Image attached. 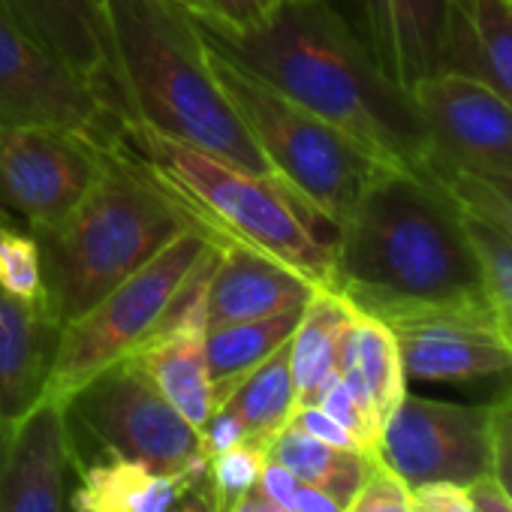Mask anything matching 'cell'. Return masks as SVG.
Returning a JSON list of instances; mask_svg holds the SVG:
<instances>
[{
    "label": "cell",
    "mask_w": 512,
    "mask_h": 512,
    "mask_svg": "<svg viewBox=\"0 0 512 512\" xmlns=\"http://www.w3.org/2000/svg\"><path fill=\"white\" fill-rule=\"evenodd\" d=\"M196 28L208 46L359 142L380 163L434 178L431 136L410 91L380 70L332 0H284L263 28L238 37L202 22Z\"/></svg>",
    "instance_id": "1"
},
{
    "label": "cell",
    "mask_w": 512,
    "mask_h": 512,
    "mask_svg": "<svg viewBox=\"0 0 512 512\" xmlns=\"http://www.w3.org/2000/svg\"><path fill=\"white\" fill-rule=\"evenodd\" d=\"M329 290L377 320L485 305L461 208L440 181L401 169H386L338 226Z\"/></svg>",
    "instance_id": "2"
},
{
    "label": "cell",
    "mask_w": 512,
    "mask_h": 512,
    "mask_svg": "<svg viewBox=\"0 0 512 512\" xmlns=\"http://www.w3.org/2000/svg\"><path fill=\"white\" fill-rule=\"evenodd\" d=\"M112 97L121 124H145L247 172H269L220 88L196 19L172 0H109Z\"/></svg>",
    "instance_id": "3"
},
{
    "label": "cell",
    "mask_w": 512,
    "mask_h": 512,
    "mask_svg": "<svg viewBox=\"0 0 512 512\" xmlns=\"http://www.w3.org/2000/svg\"><path fill=\"white\" fill-rule=\"evenodd\" d=\"M199 229L121 142L82 202L58 223L31 229L43 263V302L73 323L181 232ZM205 232V229H202Z\"/></svg>",
    "instance_id": "4"
},
{
    "label": "cell",
    "mask_w": 512,
    "mask_h": 512,
    "mask_svg": "<svg viewBox=\"0 0 512 512\" xmlns=\"http://www.w3.org/2000/svg\"><path fill=\"white\" fill-rule=\"evenodd\" d=\"M121 139L145 172L217 244H241L332 284L338 226L275 175L247 172L181 145L145 124H121Z\"/></svg>",
    "instance_id": "5"
},
{
    "label": "cell",
    "mask_w": 512,
    "mask_h": 512,
    "mask_svg": "<svg viewBox=\"0 0 512 512\" xmlns=\"http://www.w3.org/2000/svg\"><path fill=\"white\" fill-rule=\"evenodd\" d=\"M208 58L238 121L269 163V172L335 226H341L365 190L392 169L214 46H208Z\"/></svg>",
    "instance_id": "6"
},
{
    "label": "cell",
    "mask_w": 512,
    "mask_h": 512,
    "mask_svg": "<svg viewBox=\"0 0 512 512\" xmlns=\"http://www.w3.org/2000/svg\"><path fill=\"white\" fill-rule=\"evenodd\" d=\"M217 250L220 244L208 232L187 229L94 308L67 323L61 329L46 398L67 401L103 368L148 344L208 281Z\"/></svg>",
    "instance_id": "7"
},
{
    "label": "cell",
    "mask_w": 512,
    "mask_h": 512,
    "mask_svg": "<svg viewBox=\"0 0 512 512\" xmlns=\"http://www.w3.org/2000/svg\"><path fill=\"white\" fill-rule=\"evenodd\" d=\"M64 404L70 422H79L109 455L139 461L157 473H178L202 458L199 431L166 401L133 356L103 368Z\"/></svg>",
    "instance_id": "8"
},
{
    "label": "cell",
    "mask_w": 512,
    "mask_h": 512,
    "mask_svg": "<svg viewBox=\"0 0 512 512\" xmlns=\"http://www.w3.org/2000/svg\"><path fill=\"white\" fill-rule=\"evenodd\" d=\"M109 148L52 124L0 121V205L31 229L58 223L91 190Z\"/></svg>",
    "instance_id": "9"
},
{
    "label": "cell",
    "mask_w": 512,
    "mask_h": 512,
    "mask_svg": "<svg viewBox=\"0 0 512 512\" xmlns=\"http://www.w3.org/2000/svg\"><path fill=\"white\" fill-rule=\"evenodd\" d=\"M377 461L404 485L467 488L488 476V404L404 395L377 443Z\"/></svg>",
    "instance_id": "10"
},
{
    "label": "cell",
    "mask_w": 512,
    "mask_h": 512,
    "mask_svg": "<svg viewBox=\"0 0 512 512\" xmlns=\"http://www.w3.org/2000/svg\"><path fill=\"white\" fill-rule=\"evenodd\" d=\"M0 121L52 124L118 145L121 121L103 97L0 16Z\"/></svg>",
    "instance_id": "11"
},
{
    "label": "cell",
    "mask_w": 512,
    "mask_h": 512,
    "mask_svg": "<svg viewBox=\"0 0 512 512\" xmlns=\"http://www.w3.org/2000/svg\"><path fill=\"white\" fill-rule=\"evenodd\" d=\"M410 97L431 136L434 178L452 169L512 175V103L452 73L419 82Z\"/></svg>",
    "instance_id": "12"
},
{
    "label": "cell",
    "mask_w": 512,
    "mask_h": 512,
    "mask_svg": "<svg viewBox=\"0 0 512 512\" xmlns=\"http://www.w3.org/2000/svg\"><path fill=\"white\" fill-rule=\"evenodd\" d=\"M383 323L398 341L407 380L470 383L512 374V350L497 332L488 305L422 308Z\"/></svg>",
    "instance_id": "13"
},
{
    "label": "cell",
    "mask_w": 512,
    "mask_h": 512,
    "mask_svg": "<svg viewBox=\"0 0 512 512\" xmlns=\"http://www.w3.org/2000/svg\"><path fill=\"white\" fill-rule=\"evenodd\" d=\"M73 461L64 401L43 398L19 422L0 425V512H64Z\"/></svg>",
    "instance_id": "14"
},
{
    "label": "cell",
    "mask_w": 512,
    "mask_h": 512,
    "mask_svg": "<svg viewBox=\"0 0 512 512\" xmlns=\"http://www.w3.org/2000/svg\"><path fill=\"white\" fill-rule=\"evenodd\" d=\"M353 31L380 70L413 91L443 67L452 0H350Z\"/></svg>",
    "instance_id": "15"
},
{
    "label": "cell",
    "mask_w": 512,
    "mask_h": 512,
    "mask_svg": "<svg viewBox=\"0 0 512 512\" xmlns=\"http://www.w3.org/2000/svg\"><path fill=\"white\" fill-rule=\"evenodd\" d=\"M317 290L323 287L275 256L241 244H220L205 281V326L305 311Z\"/></svg>",
    "instance_id": "16"
},
{
    "label": "cell",
    "mask_w": 512,
    "mask_h": 512,
    "mask_svg": "<svg viewBox=\"0 0 512 512\" xmlns=\"http://www.w3.org/2000/svg\"><path fill=\"white\" fill-rule=\"evenodd\" d=\"M0 16L85 79L109 106L112 28L109 0H0Z\"/></svg>",
    "instance_id": "17"
},
{
    "label": "cell",
    "mask_w": 512,
    "mask_h": 512,
    "mask_svg": "<svg viewBox=\"0 0 512 512\" xmlns=\"http://www.w3.org/2000/svg\"><path fill=\"white\" fill-rule=\"evenodd\" d=\"M61 329L43 302L0 290V425L19 422L46 398Z\"/></svg>",
    "instance_id": "18"
},
{
    "label": "cell",
    "mask_w": 512,
    "mask_h": 512,
    "mask_svg": "<svg viewBox=\"0 0 512 512\" xmlns=\"http://www.w3.org/2000/svg\"><path fill=\"white\" fill-rule=\"evenodd\" d=\"M205 284L172 314V320L142 344L133 359L151 374L166 401L199 431L214 410L205 362Z\"/></svg>",
    "instance_id": "19"
},
{
    "label": "cell",
    "mask_w": 512,
    "mask_h": 512,
    "mask_svg": "<svg viewBox=\"0 0 512 512\" xmlns=\"http://www.w3.org/2000/svg\"><path fill=\"white\" fill-rule=\"evenodd\" d=\"M208 458H196L178 473H157L139 461L103 455L82 467L70 494V512H175L190 494L205 488Z\"/></svg>",
    "instance_id": "20"
},
{
    "label": "cell",
    "mask_w": 512,
    "mask_h": 512,
    "mask_svg": "<svg viewBox=\"0 0 512 512\" xmlns=\"http://www.w3.org/2000/svg\"><path fill=\"white\" fill-rule=\"evenodd\" d=\"M512 103V4L509 0H452L443 67Z\"/></svg>",
    "instance_id": "21"
},
{
    "label": "cell",
    "mask_w": 512,
    "mask_h": 512,
    "mask_svg": "<svg viewBox=\"0 0 512 512\" xmlns=\"http://www.w3.org/2000/svg\"><path fill=\"white\" fill-rule=\"evenodd\" d=\"M338 374L383 434V425L407 395V374L392 329L383 320L356 311L341 344Z\"/></svg>",
    "instance_id": "22"
},
{
    "label": "cell",
    "mask_w": 512,
    "mask_h": 512,
    "mask_svg": "<svg viewBox=\"0 0 512 512\" xmlns=\"http://www.w3.org/2000/svg\"><path fill=\"white\" fill-rule=\"evenodd\" d=\"M353 317L356 308L329 287L317 290L308 302L290 338V368L299 404H317L323 389L338 377L341 344Z\"/></svg>",
    "instance_id": "23"
},
{
    "label": "cell",
    "mask_w": 512,
    "mask_h": 512,
    "mask_svg": "<svg viewBox=\"0 0 512 512\" xmlns=\"http://www.w3.org/2000/svg\"><path fill=\"white\" fill-rule=\"evenodd\" d=\"M305 311H290L266 320L226 323L205 332V362L214 392V407L226 401V395L260 368L269 356H275L296 332Z\"/></svg>",
    "instance_id": "24"
},
{
    "label": "cell",
    "mask_w": 512,
    "mask_h": 512,
    "mask_svg": "<svg viewBox=\"0 0 512 512\" xmlns=\"http://www.w3.org/2000/svg\"><path fill=\"white\" fill-rule=\"evenodd\" d=\"M266 452L272 461L284 464L299 482L329 491L344 506L356 497V491L377 464V455L359 449H335L293 422L269 440Z\"/></svg>",
    "instance_id": "25"
},
{
    "label": "cell",
    "mask_w": 512,
    "mask_h": 512,
    "mask_svg": "<svg viewBox=\"0 0 512 512\" xmlns=\"http://www.w3.org/2000/svg\"><path fill=\"white\" fill-rule=\"evenodd\" d=\"M217 407H226L241 419L250 443L269 446V440L284 425H290L299 407L296 380L290 368V341L275 356H269L260 368L250 371Z\"/></svg>",
    "instance_id": "26"
},
{
    "label": "cell",
    "mask_w": 512,
    "mask_h": 512,
    "mask_svg": "<svg viewBox=\"0 0 512 512\" xmlns=\"http://www.w3.org/2000/svg\"><path fill=\"white\" fill-rule=\"evenodd\" d=\"M464 229L479 260L482 296H485L488 314L512 350V238L476 220L473 214H464Z\"/></svg>",
    "instance_id": "27"
},
{
    "label": "cell",
    "mask_w": 512,
    "mask_h": 512,
    "mask_svg": "<svg viewBox=\"0 0 512 512\" xmlns=\"http://www.w3.org/2000/svg\"><path fill=\"white\" fill-rule=\"evenodd\" d=\"M0 290L16 299L43 302V263L37 238L31 226L25 220H13L4 205H0Z\"/></svg>",
    "instance_id": "28"
},
{
    "label": "cell",
    "mask_w": 512,
    "mask_h": 512,
    "mask_svg": "<svg viewBox=\"0 0 512 512\" xmlns=\"http://www.w3.org/2000/svg\"><path fill=\"white\" fill-rule=\"evenodd\" d=\"M437 181L452 202L476 220L494 226L512 238V175H476V172H440Z\"/></svg>",
    "instance_id": "29"
},
{
    "label": "cell",
    "mask_w": 512,
    "mask_h": 512,
    "mask_svg": "<svg viewBox=\"0 0 512 512\" xmlns=\"http://www.w3.org/2000/svg\"><path fill=\"white\" fill-rule=\"evenodd\" d=\"M269 461V452L263 443H238L226 452H217L208 458L205 467V497L208 512L223 509L229 500L247 494L260 482V473Z\"/></svg>",
    "instance_id": "30"
},
{
    "label": "cell",
    "mask_w": 512,
    "mask_h": 512,
    "mask_svg": "<svg viewBox=\"0 0 512 512\" xmlns=\"http://www.w3.org/2000/svg\"><path fill=\"white\" fill-rule=\"evenodd\" d=\"M284 0H196L190 16L220 34L238 37L263 28Z\"/></svg>",
    "instance_id": "31"
},
{
    "label": "cell",
    "mask_w": 512,
    "mask_h": 512,
    "mask_svg": "<svg viewBox=\"0 0 512 512\" xmlns=\"http://www.w3.org/2000/svg\"><path fill=\"white\" fill-rule=\"evenodd\" d=\"M488 476L512 500V386L488 404Z\"/></svg>",
    "instance_id": "32"
},
{
    "label": "cell",
    "mask_w": 512,
    "mask_h": 512,
    "mask_svg": "<svg viewBox=\"0 0 512 512\" xmlns=\"http://www.w3.org/2000/svg\"><path fill=\"white\" fill-rule=\"evenodd\" d=\"M329 416H335L371 455H377V443H380V428L374 425L371 413L362 407V401L353 395V389L341 380V374L323 389L320 401H317Z\"/></svg>",
    "instance_id": "33"
},
{
    "label": "cell",
    "mask_w": 512,
    "mask_h": 512,
    "mask_svg": "<svg viewBox=\"0 0 512 512\" xmlns=\"http://www.w3.org/2000/svg\"><path fill=\"white\" fill-rule=\"evenodd\" d=\"M344 512H413V491L377 461Z\"/></svg>",
    "instance_id": "34"
},
{
    "label": "cell",
    "mask_w": 512,
    "mask_h": 512,
    "mask_svg": "<svg viewBox=\"0 0 512 512\" xmlns=\"http://www.w3.org/2000/svg\"><path fill=\"white\" fill-rule=\"evenodd\" d=\"M290 422L299 425L302 431H308L311 437H317V440L335 446V449H359V452H368V449H365V446H362V443H359L335 416H329L320 404H299Z\"/></svg>",
    "instance_id": "35"
},
{
    "label": "cell",
    "mask_w": 512,
    "mask_h": 512,
    "mask_svg": "<svg viewBox=\"0 0 512 512\" xmlns=\"http://www.w3.org/2000/svg\"><path fill=\"white\" fill-rule=\"evenodd\" d=\"M199 443H202V455L211 458V455L226 452L238 443H247V431L232 410L214 407L211 416L205 419V425L199 428Z\"/></svg>",
    "instance_id": "36"
},
{
    "label": "cell",
    "mask_w": 512,
    "mask_h": 512,
    "mask_svg": "<svg viewBox=\"0 0 512 512\" xmlns=\"http://www.w3.org/2000/svg\"><path fill=\"white\" fill-rule=\"evenodd\" d=\"M413 512H473V506L458 485H422L413 488Z\"/></svg>",
    "instance_id": "37"
},
{
    "label": "cell",
    "mask_w": 512,
    "mask_h": 512,
    "mask_svg": "<svg viewBox=\"0 0 512 512\" xmlns=\"http://www.w3.org/2000/svg\"><path fill=\"white\" fill-rule=\"evenodd\" d=\"M299 485H302V482H299L284 464H278V461L269 458L266 467H263V473H260V482H256V491L266 494L272 503H278V506H284V509H293Z\"/></svg>",
    "instance_id": "38"
},
{
    "label": "cell",
    "mask_w": 512,
    "mask_h": 512,
    "mask_svg": "<svg viewBox=\"0 0 512 512\" xmlns=\"http://www.w3.org/2000/svg\"><path fill=\"white\" fill-rule=\"evenodd\" d=\"M464 494H467V500H470L473 512H512V500H509V497L494 485V479H491V476L476 479L473 485H467V488H464Z\"/></svg>",
    "instance_id": "39"
},
{
    "label": "cell",
    "mask_w": 512,
    "mask_h": 512,
    "mask_svg": "<svg viewBox=\"0 0 512 512\" xmlns=\"http://www.w3.org/2000/svg\"><path fill=\"white\" fill-rule=\"evenodd\" d=\"M347 506L332 497L329 491L317 488V485H299L296 491V503H293V512H344Z\"/></svg>",
    "instance_id": "40"
},
{
    "label": "cell",
    "mask_w": 512,
    "mask_h": 512,
    "mask_svg": "<svg viewBox=\"0 0 512 512\" xmlns=\"http://www.w3.org/2000/svg\"><path fill=\"white\" fill-rule=\"evenodd\" d=\"M217 512H293V509H284V506H278V503H272L266 494H260V491H247V494H241V497H235V500H229L223 509H217Z\"/></svg>",
    "instance_id": "41"
},
{
    "label": "cell",
    "mask_w": 512,
    "mask_h": 512,
    "mask_svg": "<svg viewBox=\"0 0 512 512\" xmlns=\"http://www.w3.org/2000/svg\"><path fill=\"white\" fill-rule=\"evenodd\" d=\"M172 4H178V7H184L187 13L193 10V4H196V0H172Z\"/></svg>",
    "instance_id": "42"
},
{
    "label": "cell",
    "mask_w": 512,
    "mask_h": 512,
    "mask_svg": "<svg viewBox=\"0 0 512 512\" xmlns=\"http://www.w3.org/2000/svg\"><path fill=\"white\" fill-rule=\"evenodd\" d=\"M509 4H512V0H509Z\"/></svg>",
    "instance_id": "43"
}]
</instances>
